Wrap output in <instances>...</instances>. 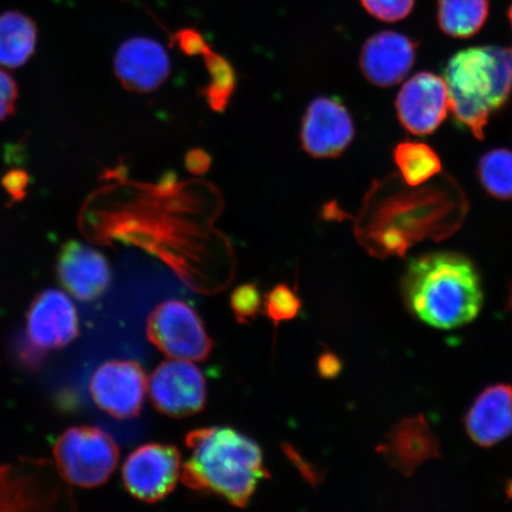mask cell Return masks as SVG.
<instances>
[{
	"label": "cell",
	"mask_w": 512,
	"mask_h": 512,
	"mask_svg": "<svg viewBox=\"0 0 512 512\" xmlns=\"http://www.w3.org/2000/svg\"><path fill=\"white\" fill-rule=\"evenodd\" d=\"M377 451L405 476H412L419 466L440 457L438 439L422 415L401 420Z\"/></svg>",
	"instance_id": "2e32d148"
},
{
	"label": "cell",
	"mask_w": 512,
	"mask_h": 512,
	"mask_svg": "<svg viewBox=\"0 0 512 512\" xmlns=\"http://www.w3.org/2000/svg\"><path fill=\"white\" fill-rule=\"evenodd\" d=\"M465 430L476 445L489 448L512 434V386L499 383L483 390L465 416Z\"/></svg>",
	"instance_id": "e0dca14e"
},
{
	"label": "cell",
	"mask_w": 512,
	"mask_h": 512,
	"mask_svg": "<svg viewBox=\"0 0 512 512\" xmlns=\"http://www.w3.org/2000/svg\"><path fill=\"white\" fill-rule=\"evenodd\" d=\"M149 388L145 371L133 361H111L95 370L89 383L96 406L117 419L136 418Z\"/></svg>",
	"instance_id": "9c48e42d"
},
{
	"label": "cell",
	"mask_w": 512,
	"mask_h": 512,
	"mask_svg": "<svg viewBox=\"0 0 512 512\" xmlns=\"http://www.w3.org/2000/svg\"><path fill=\"white\" fill-rule=\"evenodd\" d=\"M146 335L164 355L183 361H206L213 341L202 319L182 300L159 304L147 319Z\"/></svg>",
	"instance_id": "8992f818"
},
{
	"label": "cell",
	"mask_w": 512,
	"mask_h": 512,
	"mask_svg": "<svg viewBox=\"0 0 512 512\" xmlns=\"http://www.w3.org/2000/svg\"><path fill=\"white\" fill-rule=\"evenodd\" d=\"M114 68L128 91L151 93L169 78L171 62L162 44L152 38L134 37L119 47Z\"/></svg>",
	"instance_id": "5bb4252c"
},
{
	"label": "cell",
	"mask_w": 512,
	"mask_h": 512,
	"mask_svg": "<svg viewBox=\"0 0 512 512\" xmlns=\"http://www.w3.org/2000/svg\"><path fill=\"white\" fill-rule=\"evenodd\" d=\"M320 375L323 377H335L341 371V362L332 354H325L318 362Z\"/></svg>",
	"instance_id": "4dcf8cb0"
},
{
	"label": "cell",
	"mask_w": 512,
	"mask_h": 512,
	"mask_svg": "<svg viewBox=\"0 0 512 512\" xmlns=\"http://www.w3.org/2000/svg\"><path fill=\"white\" fill-rule=\"evenodd\" d=\"M185 164L192 174L202 175L210 168V157L207 152L194 150L188 153Z\"/></svg>",
	"instance_id": "f546056e"
},
{
	"label": "cell",
	"mask_w": 512,
	"mask_h": 512,
	"mask_svg": "<svg viewBox=\"0 0 512 512\" xmlns=\"http://www.w3.org/2000/svg\"><path fill=\"white\" fill-rule=\"evenodd\" d=\"M477 176L491 197L512 201V150L495 149L479 159Z\"/></svg>",
	"instance_id": "44dd1931"
},
{
	"label": "cell",
	"mask_w": 512,
	"mask_h": 512,
	"mask_svg": "<svg viewBox=\"0 0 512 512\" xmlns=\"http://www.w3.org/2000/svg\"><path fill=\"white\" fill-rule=\"evenodd\" d=\"M370 16L387 23L400 22L414 9L415 0H361Z\"/></svg>",
	"instance_id": "d4e9b609"
},
{
	"label": "cell",
	"mask_w": 512,
	"mask_h": 512,
	"mask_svg": "<svg viewBox=\"0 0 512 512\" xmlns=\"http://www.w3.org/2000/svg\"><path fill=\"white\" fill-rule=\"evenodd\" d=\"M187 447L190 454L182 465V483L220 496L235 508H246L261 480L270 477L260 446L234 428L192 431Z\"/></svg>",
	"instance_id": "7a4b0ae2"
},
{
	"label": "cell",
	"mask_w": 512,
	"mask_h": 512,
	"mask_svg": "<svg viewBox=\"0 0 512 512\" xmlns=\"http://www.w3.org/2000/svg\"><path fill=\"white\" fill-rule=\"evenodd\" d=\"M182 456L175 446L147 444L133 451L123 467L125 488L145 503H156L175 490Z\"/></svg>",
	"instance_id": "52a82bcc"
},
{
	"label": "cell",
	"mask_w": 512,
	"mask_h": 512,
	"mask_svg": "<svg viewBox=\"0 0 512 512\" xmlns=\"http://www.w3.org/2000/svg\"><path fill=\"white\" fill-rule=\"evenodd\" d=\"M57 277L81 302H92L111 283V268L105 255L79 241H69L57 259Z\"/></svg>",
	"instance_id": "9a60e30c"
},
{
	"label": "cell",
	"mask_w": 512,
	"mask_h": 512,
	"mask_svg": "<svg viewBox=\"0 0 512 512\" xmlns=\"http://www.w3.org/2000/svg\"><path fill=\"white\" fill-rule=\"evenodd\" d=\"M355 137L354 120L336 98H317L304 115L303 149L315 158H335L348 149Z\"/></svg>",
	"instance_id": "8fae6325"
},
{
	"label": "cell",
	"mask_w": 512,
	"mask_h": 512,
	"mask_svg": "<svg viewBox=\"0 0 512 512\" xmlns=\"http://www.w3.org/2000/svg\"><path fill=\"white\" fill-rule=\"evenodd\" d=\"M262 305L261 293L255 284L236 287L230 296V309L240 324L252 322L259 315Z\"/></svg>",
	"instance_id": "cb8c5ba5"
},
{
	"label": "cell",
	"mask_w": 512,
	"mask_h": 512,
	"mask_svg": "<svg viewBox=\"0 0 512 512\" xmlns=\"http://www.w3.org/2000/svg\"><path fill=\"white\" fill-rule=\"evenodd\" d=\"M403 303L420 322L460 328L482 310V280L473 262L456 252H431L409 261L401 279Z\"/></svg>",
	"instance_id": "6da1fadb"
},
{
	"label": "cell",
	"mask_w": 512,
	"mask_h": 512,
	"mask_svg": "<svg viewBox=\"0 0 512 512\" xmlns=\"http://www.w3.org/2000/svg\"><path fill=\"white\" fill-rule=\"evenodd\" d=\"M37 25L19 11L0 14V66L19 68L34 55Z\"/></svg>",
	"instance_id": "ac0fdd59"
},
{
	"label": "cell",
	"mask_w": 512,
	"mask_h": 512,
	"mask_svg": "<svg viewBox=\"0 0 512 512\" xmlns=\"http://www.w3.org/2000/svg\"><path fill=\"white\" fill-rule=\"evenodd\" d=\"M57 469L68 483L81 488L104 484L117 467L119 448L100 428H69L54 446Z\"/></svg>",
	"instance_id": "5b68a950"
},
{
	"label": "cell",
	"mask_w": 512,
	"mask_h": 512,
	"mask_svg": "<svg viewBox=\"0 0 512 512\" xmlns=\"http://www.w3.org/2000/svg\"><path fill=\"white\" fill-rule=\"evenodd\" d=\"M489 0H438V25L452 38H469L483 29Z\"/></svg>",
	"instance_id": "d6986e66"
},
{
	"label": "cell",
	"mask_w": 512,
	"mask_h": 512,
	"mask_svg": "<svg viewBox=\"0 0 512 512\" xmlns=\"http://www.w3.org/2000/svg\"><path fill=\"white\" fill-rule=\"evenodd\" d=\"M508 17H509V21H510V24H511V27H512V4L509 8V11H508Z\"/></svg>",
	"instance_id": "1f68e13d"
},
{
	"label": "cell",
	"mask_w": 512,
	"mask_h": 512,
	"mask_svg": "<svg viewBox=\"0 0 512 512\" xmlns=\"http://www.w3.org/2000/svg\"><path fill=\"white\" fill-rule=\"evenodd\" d=\"M418 43L395 31H381L363 44L360 66L366 79L374 86L398 85L414 66Z\"/></svg>",
	"instance_id": "4fadbf2b"
},
{
	"label": "cell",
	"mask_w": 512,
	"mask_h": 512,
	"mask_svg": "<svg viewBox=\"0 0 512 512\" xmlns=\"http://www.w3.org/2000/svg\"><path fill=\"white\" fill-rule=\"evenodd\" d=\"M2 185L12 200H22L27 195L29 175L23 170H12L3 177Z\"/></svg>",
	"instance_id": "f1b7e54d"
},
{
	"label": "cell",
	"mask_w": 512,
	"mask_h": 512,
	"mask_svg": "<svg viewBox=\"0 0 512 512\" xmlns=\"http://www.w3.org/2000/svg\"><path fill=\"white\" fill-rule=\"evenodd\" d=\"M445 81L454 121L483 139L491 115L512 95V46L458 51L446 64Z\"/></svg>",
	"instance_id": "277c9868"
},
{
	"label": "cell",
	"mask_w": 512,
	"mask_h": 512,
	"mask_svg": "<svg viewBox=\"0 0 512 512\" xmlns=\"http://www.w3.org/2000/svg\"><path fill=\"white\" fill-rule=\"evenodd\" d=\"M176 41L185 54L204 55L210 49L200 32L194 29H183L177 32Z\"/></svg>",
	"instance_id": "83f0119b"
},
{
	"label": "cell",
	"mask_w": 512,
	"mask_h": 512,
	"mask_svg": "<svg viewBox=\"0 0 512 512\" xmlns=\"http://www.w3.org/2000/svg\"><path fill=\"white\" fill-rule=\"evenodd\" d=\"M393 158L402 181L412 188L431 181L441 171L438 153L425 143L402 142L396 145Z\"/></svg>",
	"instance_id": "ffe728a7"
},
{
	"label": "cell",
	"mask_w": 512,
	"mask_h": 512,
	"mask_svg": "<svg viewBox=\"0 0 512 512\" xmlns=\"http://www.w3.org/2000/svg\"><path fill=\"white\" fill-rule=\"evenodd\" d=\"M302 306V300L298 294L285 284L275 286L265 296V315L275 325L296 318Z\"/></svg>",
	"instance_id": "603a6c76"
},
{
	"label": "cell",
	"mask_w": 512,
	"mask_h": 512,
	"mask_svg": "<svg viewBox=\"0 0 512 512\" xmlns=\"http://www.w3.org/2000/svg\"><path fill=\"white\" fill-rule=\"evenodd\" d=\"M453 179L445 187L434 184L416 191H400L384 219H375L360 234L363 245L379 258L405 256L409 248L422 240L446 239L460 227L466 201Z\"/></svg>",
	"instance_id": "3957f363"
},
{
	"label": "cell",
	"mask_w": 512,
	"mask_h": 512,
	"mask_svg": "<svg viewBox=\"0 0 512 512\" xmlns=\"http://www.w3.org/2000/svg\"><path fill=\"white\" fill-rule=\"evenodd\" d=\"M403 127L415 136H430L450 112V94L445 79L430 72L412 76L402 86L395 101Z\"/></svg>",
	"instance_id": "30bf717a"
},
{
	"label": "cell",
	"mask_w": 512,
	"mask_h": 512,
	"mask_svg": "<svg viewBox=\"0 0 512 512\" xmlns=\"http://www.w3.org/2000/svg\"><path fill=\"white\" fill-rule=\"evenodd\" d=\"M15 354L23 367L36 369L44 360V350L30 341L28 335H21L15 345Z\"/></svg>",
	"instance_id": "4316f807"
},
{
	"label": "cell",
	"mask_w": 512,
	"mask_h": 512,
	"mask_svg": "<svg viewBox=\"0 0 512 512\" xmlns=\"http://www.w3.org/2000/svg\"><path fill=\"white\" fill-rule=\"evenodd\" d=\"M17 99L18 87L16 81L0 69V123L15 113Z\"/></svg>",
	"instance_id": "484cf974"
},
{
	"label": "cell",
	"mask_w": 512,
	"mask_h": 512,
	"mask_svg": "<svg viewBox=\"0 0 512 512\" xmlns=\"http://www.w3.org/2000/svg\"><path fill=\"white\" fill-rule=\"evenodd\" d=\"M203 56L211 76L209 87L206 89L209 105L215 111H223L236 86L234 69L224 57L211 49Z\"/></svg>",
	"instance_id": "7402d4cb"
},
{
	"label": "cell",
	"mask_w": 512,
	"mask_h": 512,
	"mask_svg": "<svg viewBox=\"0 0 512 512\" xmlns=\"http://www.w3.org/2000/svg\"><path fill=\"white\" fill-rule=\"evenodd\" d=\"M27 335L44 351L67 347L78 337V311L66 293L47 290L32 300L27 316Z\"/></svg>",
	"instance_id": "7c38bea8"
},
{
	"label": "cell",
	"mask_w": 512,
	"mask_h": 512,
	"mask_svg": "<svg viewBox=\"0 0 512 512\" xmlns=\"http://www.w3.org/2000/svg\"><path fill=\"white\" fill-rule=\"evenodd\" d=\"M149 392L153 406L171 418H187L206 407V379L190 361L160 364L149 381Z\"/></svg>",
	"instance_id": "ba28073f"
}]
</instances>
